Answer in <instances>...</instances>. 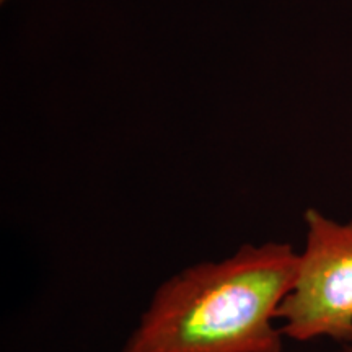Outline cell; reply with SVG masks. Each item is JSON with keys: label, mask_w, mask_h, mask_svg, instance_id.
Masks as SVG:
<instances>
[{"label": "cell", "mask_w": 352, "mask_h": 352, "mask_svg": "<svg viewBox=\"0 0 352 352\" xmlns=\"http://www.w3.org/2000/svg\"><path fill=\"white\" fill-rule=\"evenodd\" d=\"M338 352H352V344L351 346H342Z\"/></svg>", "instance_id": "3957f363"}, {"label": "cell", "mask_w": 352, "mask_h": 352, "mask_svg": "<svg viewBox=\"0 0 352 352\" xmlns=\"http://www.w3.org/2000/svg\"><path fill=\"white\" fill-rule=\"evenodd\" d=\"M297 276L279 310L285 340L352 344V220L305 210Z\"/></svg>", "instance_id": "7a4b0ae2"}, {"label": "cell", "mask_w": 352, "mask_h": 352, "mask_svg": "<svg viewBox=\"0 0 352 352\" xmlns=\"http://www.w3.org/2000/svg\"><path fill=\"white\" fill-rule=\"evenodd\" d=\"M287 241L245 243L165 279L120 352H284L279 310L297 276Z\"/></svg>", "instance_id": "6da1fadb"}]
</instances>
